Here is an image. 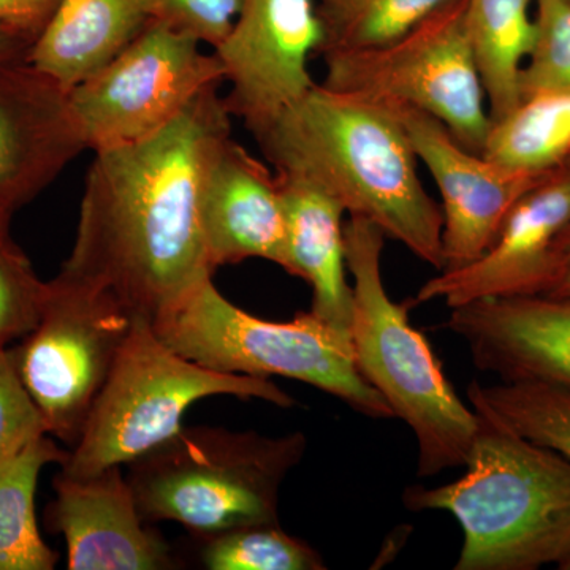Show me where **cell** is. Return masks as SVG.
I'll list each match as a JSON object with an SVG mask.
<instances>
[{"instance_id": "1", "label": "cell", "mask_w": 570, "mask_h": 570, "mask_svg": "<svg viewBox=\"0 0 570 570\" xmlns=\"http://www.w3.org/2000/svg\"><path fill=\"white\" fill-rule=\"evenodd\" d=\"M219 86L145 140L96 151L61 275L153 318L214 276L200 227L206 174L232 137Z\"/></svg>"}, {"instance_id": "2", "label": "cell", "mask_w": 570, "mask_h": 570, "mask_svg": "<svg viewBox=\"0 0 570 570\" xmlns=\"http://www.w3.org/2000/svg\"><path fill=\"white\" fill-rule=\"evenodd\" d=\"M254 138L275 174L314 184L348 217L376 225L441 272V205L423 186L392 107L316 82Z\"/></svg>"}, {"instance_id": "3", "label": "cell", "mask_w": 570, "mask_h": 570, "mask_svg": "<svg viewBox=\"0 0 570 570\" xmlns=\"http://www.w3.org/2000/svg\"><path fill=\"white\" fill-rule=\"evenodd\" d=\"M479 415L466 474L426 489L409 487L404 505L444 510L464 542L456 570H534L570 553V461Z\"/></svg>"}, {"instance_id": "4", "label": "cell", "mask_w": 570, "mask_h": 570, "mask_svg": "<svg viewBox=\"0 0 570 570\" xmlns=\"http://www.w3.org/2000/svg\"><path fill=\"white\" fill-rule=\"evenodd\" d=\"M354 279L351 343L355 365L417 441L420 478L466 464L479 415L450 384L426 337L409 321L406 303L390 298L382 276L385 235L360 217L344 224Z\"/></svg>"}, {"instance_id": "5", "label": "cell", "mask_w": 570, "mask_h": 570, "mask_svg": "<svg viewBox=\"0 0 570 570\" xmlns=\"http://www.w3.org/2000/svg\"><path fill=\"white\" fill-rule=\"evenodd\" d=\"M302 431L265 436L220 426L181 428L127 464L146 521H176L193 535L279 523L285 478L302 463Z\"/></svg>"}, {"instance_id": "6", "label": "cell", "mask_w": 570, "mask_h": 570, "mask_svg": "<svg viewBox=\"0 0 570 570\" xmlns=\"http://www.w3.org/2000/svg\"><path fill=\"white\" fill-rule=\"evenodd\" d=\"M156 335L176 354L223 374L295 379L344 401L370 419H393L392 409L355 365L351 336L316 314L272 322L235 306L213 277L153 318Z\"/></svg>"}, {"instance_id": "7", "label": "cell", "mask_w": 570, "mask_h": 570, "mask_svg": "<svg viewBox=\"0 0 570 570\" xmlns=\"http://www.w3.org/2000/svg\"><path fill=\"white\" fill-rule=\"evenodd\" d=\"M217 395L294 404L269 379L217 373L184 358L156 335L151 318L135 317L80 441L61 464L62 474L85 478L127 466L178 433L193 404Z\"/></svg>"}, {"instance_id": "8", "label": "cell", "mask_w": 570, "mask_h": 570, "mask_svg": "<svg viewBox=\"0 0 570 570\" xmlns=\"http://www.w3.org/2000/svg\"><path fill=\"white\" fill-rule=\"evenodd\" d=\"M322 59L325 88L426 112L469 151L483 153L491 116L469 36L468 0H453L382 47Z\"/></svg>"}, {"instance_id": "9", "label": "cell", "mask_w": 570, "mask_h": 570, "mask_svg": "<svg viewBox=\"0 0 570 570\" xmlns=\"http://www.w3.org/2000/svg\"><path fill=\"white\" fill-rule=\"evenodd\" d=\"M137 316L107 288L59 273L48 283L39 325L9 348L48 434L70 449L80 441Z\"/></svg>"}, {"instance_id": "10", "label": "cell", "mask_w": 570, "mask_h": 570, "mask_svg": "<svg viewBox=\"0 0 570 570\" xmlns=\"http://www.w3.org/2000/svg\"><path fill=\"white\" fill-rule=\"evenodd\" d=\"M194 37L149 21L108 66L70 91L86 149L145 140L163 130L206 89L224 82L217 56Z\"/></svg>"}, {"instance_id": "11", "label": "cell", "mask_w": 570, "mask_h": 570, "mask_svg": "<svg viewBox=\"0 0 570 570\" xmlns=\"http://www.w3.org/2000/svg\"><path fill=\"white\" fill-rule=\"evenodd\" d=\"M322 37L316 0H243L214 55L230 85L225 107L254 137L316 85L309 59Z\"/></svg>"}, {"instance_id": "12", "label": "cell", "mask_w": 570, "mask_h": 570, "mask_svg": "<svg viewBox=\"0 0 570 570\" xmlns=\"http://www.w3.org/2000/svg\"><path fill=\"white\" fill-rule=\"evenodd\" d=\"M392 108L441 194L442 269L471 264L489 249L510 209L550 171L513 170L469 151L433 116Z\"/></svg>"}, {"instance_id": "13", "label": "cell", "mask_w": 570, "mask_h": 570, "mask_svg": "<svg viewBox=\"0 0 570 570\" xmlns=\"http://www.w3.org/2000/svg\"><path fill=\"white\" fill-rule=\"evenodd\" d=\"M569 224L570 159L517 202L485 253L428 279L415 303L442 299L453 309L479 299L546 294L558 242Z\"/></svg>"}, {"instance_id": "14", "label": "cell", "mask_w": 570, "mask_h": 570, "mask_svg": "<svg viewBox=\"0 0 570 570\" xmlns=\"http://www.w3.org/2000/svg\"><path fill=\"white\" fill-rule=\"evenodd\" d=\"M82 151L70 91L28 59L0 63V213L31 204Z\"/></svg>"}, {"instance_id": "15", "label": "cell", "mask_w": 570, "mask_h": 570, "mask_svg": "<svg viewBox=\"0 0 570 570\" xmlns=\"http://www.w3.org/2000/svg\"><path fill=\"white\" fill-rule=\"evenodd\" d=\"M45 523L67 543L70 570L178 569L175 551L146 527L122 466L70 478L59 472Z\"/></svg>"}, {"instance_id": "16", "label": "cell", "mask_w": 570, "mask_h": 570, "mask_svg": "<svg viewBox=\"0 0 570 570\" xmlns=\"http://www.w3.org/2000/svg\"><path fill=\"white\" fill-rule=\"evenodd\" d=\"M448 328L480 371L570 393V296L479 299L453 307Z\"/></svg>"}, {"instance_id": "17", "label": "cell", "mask_w": 570, "mask_h": 570, "mask_svg": "<svg viewBox=\"0 0 570 570\" xmlns=\"http://www.w3.org/2000/svg\"><path fill=\"white\" fill-rule=\"evenodd\" d=\"M200 227L214 272L249 258L285 272L287 225L279 179L232 137L217 149L206 174Z\"/></svg>"}, {"instance_id": "18", "label": "cell", "mask_w": 570, "mask_h": 570, "mask_svg": "<svg viewBox=\"0 0 570 570\" xmlns=\"http://www.w3.org/2000/svg\"><path fill=\"white\" fill-rule=\"evenodd\" d=\"M276 176L287 225L285 273L311 285V313L351 336L354 292L347 279L346 212L314 184L295 176Z\"/></svg>"}, {"instance_id": "19", "label": "cell", "mask_w": 570, "mask_h": 570, "mask_svg": "<svg viewBox=\"0 0 570 570\" xmlns=\"http://www.w3.org/2000/svg\"><path fill=\"white\" fill-rule=\"evenodd\" d=\"M149 21V0H59L28 62L71 91L121 55Z\"/></svg>"}, {"instance_id": "20", "label": "cell", "mask_w": 570, "mask_h": 570, "mask_svg": "<svg viewBox=\"0 0 570 570\" xmlns=\"http://www.w3.org/2000/svg\"><path fill=\"white\" fill-rule=\"evenodd\" d=\"M538 0H468V28L491 122L520 104V75L535 36Z\"/></svg>"}, {"instance_id": "21", "label": "cell", "mask_w": 570, "mask_h": 570, "mask_svg": "<svg viewBox=\"0 0 570 570\" xmlns=\"http://www.w3.org/2000/svg\"><path fill=\"white\" fill-rule=\"evenodd\" d=\"M67 459L69 452L45 434L0 469V570H51L58 564L59 554L37 524L36 493L43 468L61 466Z\"/></svg>"}, {"instance_id": "22", "label": "cell", "mask_w": 570, "mask_h": 570, "mask_svg": "<svg viewBox=\"0 0 570 570\" xmlns=\"http://www.w3.org/2000/svg\"><path fill=\"white\" fill-rule=\"evenodd\" d=\"M483 156L513 170L547 174L570 159V91L539 94L491 122Z\"/></svg>"}, {"instance_id": "23", "label": "cell", "mask_w": 570, "mask_h": 570, "mask_svg": "<svg viewBox=\"0 0 570 570\" xmlns=\"http://www.w3.org/2000/svg\"><path fill=\"white\" fill-rule=\"evenodd\" d=\"M472 409L519 436L570 461V393L539 382H502L468 387Z\"/></svg>"}, {"instance_id": "24", "label": "cell", "mask_w": 570, "mask_h": 570, "mask_svg": "<svg viewBox=\"0 0 570 570\" xmlns=\"http://www.w3.org/2000/svg\"><path fill=\"white\" fill-rule=\"evenodd\" d=\"M453 0H316L318 56L370 50L400 39Z\"/></svg>"}, {"instance_id": "25", "label": "cell", "mask_w": 570, "mask_h": 570, "mask_svg": "<svg viewBox=\"0 0 570 570\" xmlns=\"http://www.w3.org/2000/svg\"><path fill=\"white\" fill-rule=\"evenodd\" d=\"M195 561L208 570H322L324 560L305 540L279 523L247 524L216 534L193 535Z\"/></svg>"}, {"instance_id": "26", "label": "cell", "mask_w": 570, "mask_h": 570, "mask_svg": "<svg viewBox=\"0 0 570 570\" xmlns=\"http://www.w3.org/2000/svg\"><path fill=\"white\" fill-rule=\"evenodd\" d=\"M535 36L520 75V102L570 91V0H538Z\"/></svg>"}, {"instance_id": "27", "label": "cell", "mask_w": 570, "mask_h": 570, "mask_svg": "<svg viewBox=\"0 0 570 570\" xmlns=\"http://www.w3.org/2000/svg\"><path fill=\"white\" fill-rule=\"evenodd\" d=\"M48 283L10 236L0 238V351L32 333L43 316Z\"/></svg>"}, {"instance_id": "28", "label": "cell", "mask_w": 570, "mask_h": 570, "mask_svg": "<svg viewBox=\"0 0 570 570\" xmlns=\"http://www.w3.org/2000/svg\"><path fill=\"white\" fill-rule=\"evenodd\" d=\"M48 434L45 420L22 385L9 348L0 351V469Z\"/></svg>"}, {"instance_id": "29", "label": "cell", "mask_w": 570, "mask_h": 570, "mask_svg": "<svg viewBox=\"0 0 570 570\" xmlns=\"http://www.w3.org/2000/svg\"><path fill=\"white\" fill-rule=\"evenodd\" d=\"M243 0H149L151 20L216 50L234 28Z\"/></svg>"}, {"instance_id": "30", "label": "cell", "mask_w": 570, "mask_h": 570, "mask_svg": "<svg viewBox=\"0 0 570 570\" xmlns=\"http://www.w3.org/2000/svg\"><path fill=\"white\" fill-rule=\"evenodd\" d=\"M59 0H0V29L36 41Z\"/></svg>"}, {"instance_id": "31", "label": "cell", "mask_w": 570, "mask_h": 570, "mask_svg": "<svg viewBox=\"0 0 570 570\" xmlns=\"http://www.w3.org/2000/svg\"><path fill=\"white\" fill-rule=\"evenodd\" d=\"M549 296H570V224L562 232L558 242L557 257H554L553 276H551Z\"/></svg>"}, {"instance_id": "32", "label": "cell", "mask_w": 570, "mask_h": 570, "mask_svg": "<svg viewBox=\"0 0 570 570\" xmlns=\"http://www.w3.org/2000/svg\"><path fill=\"white\" fill-rule=\"evenodd\" d=\"M32 43L28 37L0 29V63L28 59Z\"/></svg>"}, {"instance_id": "33", "label": "cell", "mask_w": 570, "mask_h": 570, "mask_svg": "<svg viewBox=\"0 0 570 570\" xmlns=\"http://www.w3.org/2000/svg\"><path fill=\"white\" fill-rule=\"evenodd\" d=\"M11 216L9 214L0 213V238L10 236Z\"/></svg>"}, {"instance_id": "34", "label": "cell", "mask_w": 570, "mask_h": 570, "mask_svg": "<svg viewBox=\"0 0 570 570\" xmlns=\"http://www.w3.org/2000/svg\"><path fill=\"white\" fill-rule=\"evenodd\" d=\"M558 569L570 570V553L564 558V561H561L560 564H558Z\"/></svg>"}]
</instances>
